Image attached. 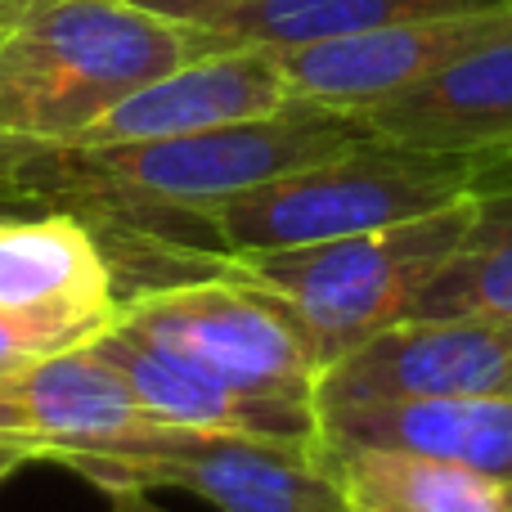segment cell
Returning a JSON list of instances; mask_svg holds the SVG:
<instances>
[{
    "label": "cell",
    "instance_id": "1",
    "mask_svg": "<svg viewBox=\"0 0 512 512\" xmlns=\"http://www.w3.org/2000/svg\"><path fill=\"white\" fill-rule=\"evenodd\" d=\"M230 45L135 0H45L0 27V153L68 149L153 77Z\"/></svg>",
    "mask_w": 512,
    "mask_h": 512
},
{
    "label": "cell",
    "instance_id": "2",
    "mask_svg": "<svg viewBox=\"0 0 512 512\" xmlns=\"http://www.w3.org/2000/svg\"><path fill=\"white\" fill-rule=\"evenodd\" d=\"M508 176L512 162L454 158V153L364 140L337 158L288 171L270 185H256L248 194L207 207L198 225L216 234L221 256L315 248V243L391 230V225L445 212Z\"/></svg>",
    "mask_w": 512,
    "mask_h": 512
},
{
    "label": "cell",
    "instance_id": "3",
    "mask_svg": "<svg viewBox=\"0 0 512 512\" xmlns=\"http://www.w3.org/2000/svg\"><path fill=\"white\" fill-rule=\"evenodd\" d=\"M472 216V198L391 230L351 234L315 248L221 256L225 270L243 274L292 310L319 373L364 346L369 337L414 319L423 292L445 270Z\"/></svg>",
    "mask_w": 512,
    "mask_h": 512
},
{
    "label": "cell",
    "instance_id": "4",
    "mask_svg": "<svg viewBox=\"0 0 512 512\" xmlns=\"http://www.w3.org/2000/svg\"><path fill=\"white\" fill-rule=\"evenodd\" d=\"M45 463L86 477L95 490H185L216 512H337L324 445L243 432L140 423L99 441L59 445Z\"/></svg>",
    "mask_w": 512,
    "mask_h": 512
},
{
    "label": "cell",
    "instance_id": "5",
    "mask_svg": "<svg viewBox=\"0 0 512 512\" xmlns=\"http://www.w3.org/2000/svg\"><path fill=\"white\" fill-rule=\"evenodd\" d=\"M117 324L167 346L207 378L261 405L319 414V360L279 297L207 256L203 274L144 283L122 292Z\"/></svg>",
    "mask_w": 512,
    "mask_h": 512
},
{
    "label": "cell",
    "instance_id": "6",
    "mask_svg": "<svg viewBox=\"0 0 512 512\" xmlns=\"http://www.w3.org/2000/svg\"><path fill=\"white\" fill-rule=\"evenodd\" d=\"M463 396H512V319H405L328 364L315 382L319 418Z\"/></svg>",
    "mask_w": 512,
    "mask_h": 512
},
{
    "label": "cell",
    "instance_id": "7",
    "mask_svg": "<svg viewBox=\"0 0 512 512\" xmlns=\"http://www.w3.org/2000/svg\"><path fill=\"white\" fill-rule=\"evenodd\" d=\"M122 288L99 230L68 207L41 216L0 212V315L50 351H72L117 319Z\"/></svg>",
    "mask_w": 512,
    "mask_h": 512
},
{
    "label": "cell",
    "instance_id": "8",
    "mask_svg": "<svg viewBox=\"0 0 512 512\" xmlns=\"http://www.w3.org/2000/svg\"><path fill=\"white\" fill-rule=\"evenodd\" d=\"M508 32L512 5L418 18V23H396L378 27V32L342 36V41L292 45V50L270 54L288 81L292 99H310V104L337 108V113H360V108L382 104V99L436 77L441 68L459 63L463 54L481 50Z\"/></svg>",
    "mask_w": 512,
    "mask_h": 512
},
{
    "label": "cell",
    "instance_id": "9",
    "mask_svg": "<svg viewBox=\"0 0 512 512\" xmlns=\"http://www.w3.org/2000/svg\"><path fill=\"white\" fill-rule=\"evenodd\" d=\"M288 81L279 63L261 45H230L203 59L153 77L117 108H108L95 126L77 135L68 149H113V144H153L180 135L216 131L230 122L265 117L288 104Z\"/></svg>",
    "mask_w": 512,
    "mask_h": 512
},
{
    "label": "cell",
    "instance_id": "10",
    "mask_svg": "<svg viewBox=\"0 0 512 512\" xmlns=\"http://www.w3.org/2000/svg\"><path fill=\"white\" fill-rule=\"evenodd\" d=\"M351 117L387 144L512 162V32Z\"/></svg>",
    "mask_w": 512,
    "mask_h": 512
},
{
    "label": "cell",
    "instance_id": "11",
    "mask_svg": "<svg viewBox=\"0 0 512 512\" xmlns=\"http://www.w3.org/2000/svg\"><path fill=\"white\" fill-rule=\"evenodd\" d=\"M90 351L122 378L131 391L135 409L149 423L162 427H198V432H243V436H270V441H306L324 445L319 414H297V409L261 405L225 382L207 378L189 360L171 355L167 346L140 337L126 324H108L99 337H90Z\"/></svg>",
    "mask_w": 512,
    "mask_h": 512
},
{
    "label": "cell",
    "instance_id": "12",
    "mask_svg": "<svg viewBox=\"0 0 512 512\" xmlns=\"http://www.w3.org/2000/svg\"><path fill=\"white\" fill-rule=\"evenodd\" d=\"M140 423L149 418L90 346L41 355L0 378V436L32 441L41 463L59 445L99 441Z\"/></svg>",
    "mask_w": 512,
    "mask_h": 512
},
{
    "label": "cell",
    "instance_id": "13",
    "mask_svg": "<svg viewBox=\"0 0 512 512\" xmlns=\"http://www.w3.org/2000/svg\"><path fill=\"white\" fill-rule=\"evenodd\" d=\"M324 445H382L454 463L463 472L508 486L512 481V396L369 405L319 418Z\"/></svg>",
    "mask_w": 512,
    "mask_h": 512
},
{
    "label": "cell",
    "instance_id": "14",
    "mask_svg": "<svg viewBox=\"0 0 512 512\" xmlns=\"http://www.w3.org/2000/svg\"><path fill=\"white\" fill-rule=\"evenodd\" d=\"M337 512H504L495 481L382 445H324Z\"/></svg>",
    "mask_w": 512,
    "mask_h": 512
},
{
    "label": "cell",
    "instance_id": "15",
    "mask_svg": "<svg viewBox=\"0 0 512 512\" xmlns=\"http://www.w3.org/2000/svg\"><path fill=\"white\" fill-rule=\"evenodd\" d=\"M504 5H512V0H252V5H234L203 18V27L221 32L234 45L292 50V45L342 41V36L418 23V18L477 14V9Z\"/></svg>",
    "mask_w": 512,
    "mask_h": 512
},
{
    "label": "cell",
    "instance_id": "16",
    "mask_svg": "<svg viewBox=\"0 0 512 512\" xmlns=\"http://www.w3.org/2000/svg\"><path fill=\"white\" fill-rule=\"evenodd\" d=\"M445 315L512 319V176L472 198L459 248L414 310V319Z\"/></svg>",
    "mask_w": 512,
    "mask_h": 512
},
{
    "label": "cell",
    "instance_id": "17",
    "mask_svg": "<svg viewBox=\"0 0 512 512\" xmlns=\"http://www.w3.org/2000/svg\"><path fill=\"white\" fill-rule=\"evenodd\" d=\"M41 355H54V351L36 333H27L23 324H14V319L0 315V378L14 373V369H23V364H32V360H41Z\"/></svg>",
    "mask_w": 512,
    "mask_h": 512
},
{
    "label": "cell",
    "instance_id": "18",
    "mask_svg": "<svg viewBox=\"0 0 512 512\" xmlns=\"http://www.w3.org/2000/svg\"><path fill=\"white\" fill-rule=\"evenodd\" d=\"M135 5L153 9V14H167V18H185V23H203V18L221 14V9L252 5V0H135Z\"/></svg>",
    "mask_w": 512,
    "mask_h": 512
},
{
    "label": "cell",
    "instance_id": "19",
    "mask_svg": "<svg viewBox=\"0 0 512 512\" xmlns=\"http://www.w3.org/2000/svg\"><path fill=\"white\" fill-rule=\"evenodd\" d=\"M27 463H41L32 441H14V436H0V486H5L14 472H23Z\"/></svg>",
    "mask_w": 512,
    "mask_h": 512
},
{
    "label": "cell",
    "instance_id": "20",
    "mask_svg": "<svg viewBox=\"0 0 512 512\" xmlns=\"http://www.w3.org/2000/svg\"><path fill=\"white\" fill-rule=\"evenodd\" d=\"M108 499H113V508H108V512H167V508L153 504L144 490H113Z\"/></svg>",
    "mask_w": 512,
    "mask_h": 512
},
{
    "label": "cell",
    "instance_id": "21",
    "mask_svg": "<svg viewBox=\"0 0 512 512\" xmlns=\"http://www.w3.org/2000/svg\"><path fill=\"white\" fill-rule=\"evenodd\" d=\"M36 5H45V0H0V27H9L14 18H23L27 9H36Z\"/></svg>",
    "mask_w": 512,
    "mask_h": 512
},
{
    "label": "cell",
    "instance_id": "22",
    "mask_svg": "<svg viewBox=\"0 0 512 512\" xmlns=\"http://www.w3.org/2000/svg\"><path fill=\"white\" fill-rule=\"evenodd\" d=\"M499 495H504V512H512V481L508 486H499Z\"/></svg>",
    "mask_w": 512,
    "mask_h": 512
},
{
    "label": "cell",
    "instance_id": "23",
    "mask_svg": "<svg viewBox=\"0 0 512 512\" xmlns=\"http://www.w3.org/2000/svg\"><path fill=\"white\" fill-rule=\"evenodd\" d=\"M5 198H9V189H5V185H0V203H5Z\"/></svg>",
    "mask_w": 512,
    "mask_h": 512
}]
</instances>
